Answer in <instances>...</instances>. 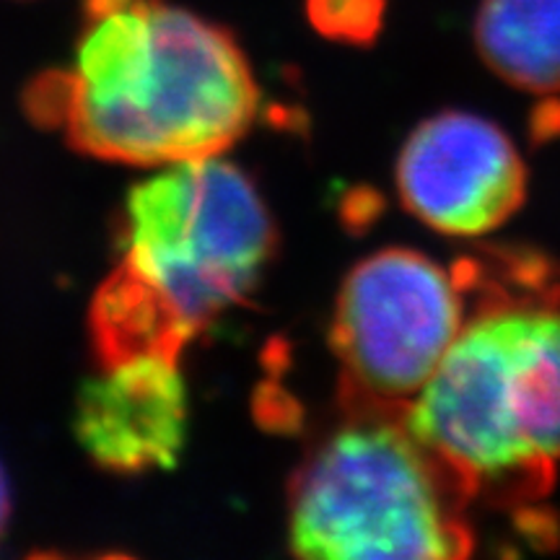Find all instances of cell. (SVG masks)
<instances>
[{
	"mask_svg": "<svg viewBox=\"0 0 560 560\" xmlns=\"http://www.w3.org/2000/svg\"><path fill=\"white\" fill-rule=\"evenodd\" d=\"M73 149L136 166L221 156L252 128L260 86L223 26L166 0H83L73 70L24 94Z\"/></svg>",
	"mask_w": 560,
	"mask_h": 560,
	"instance_id": "1",
	"label": "cell"
},
{
	"mask_svg": "<svg viewBox=\"0 0 560 560\" xmlns=\"http://www.w3.org/2000/svg\"><path fill=\"white\" fill-rule=\"evenodd\" d=\"M465 325L410 402V429L475 501L545 499L560 459V285L537 276L486 283Z\"/></svg>",
	"mask_w": 560,
	"mask_h": 560,
	"instance_id": "2",
	"label": "cell"
},
{
	"mask_svg": "<svg viewBox=\"0 0 560 560\" xmlns=\"http://www.w3.org/2000/svg\"><path fill=\"white\" fill-rule=\"evenodd\" d=\"M408 410L342 408L289 486L291 550L299 558H467L475 535L470 486L410 429Z\"/></svg>",
	"mask_w": 560,
	"mask_h": 560,
	"instance_id": "3",
	"label": "cell"
},
{
	"mask_svg": "<svg viewBox=\"0 0 560 560\" xmlns=\"http://www.w3.org/2000/svg\"><path fill=\"white\" fill-rule=\"evenodd\" d=\"M276 244L262 195L219 156L172 164L125 200L122 260L170 293L200 332L255 289Z\"/></svg>",
	"mask_w": 560,
	"mask_h": 560,
	"instance_id": "4",
	"label": "cell"
},
{
	"mask_svg": "<svg viewBox=\"0 0 560 560\" xmlns=\"http://www.w3.org/2000/svg\"><path fill=\"white\" fill-rule=\"evenodd\" d=\"M462 272L389 247L342 280L332 317L340 408L408 410L467 319Z\"/></svg>",
	"mask_w": 560,
	"mask_h": 560,
	"instance_id": "5",
	"label": "cell"
},
{
	"mask_svg": "<svg viewBox=\"0 0 560 560\" xmlns=\"http://www.w3.org/2000/svg\"><path fill=\"white\" fill-rule=\"evenodd\" d=\"M397 190L425 226L450 236H480L520 210L527 170L511 138L486 117L441 112L405 140Z\"/></svg>",
	"mask_w": 560,
	"mask_h": 560,
	"instance_id": "6",
	"label": "cell"
},
{
	"mask_svg": "<svg viewBox=\"0 0 560 560\" xmlns=\"http://www.w3.org/2000/svg\"><path fill=\"white\" fill-rule=\"evenodd\" d=\"M75 436L96 465L117 475L164 470L187 439V387L174 359H136L83 384Z\"/></svg>",
	"mask_w": 560,
	"mask_h": 560,
	"instance_id": "7",
	"label": "cell"
},
{
	"mask_svg": "<svg viewBox=\"0 0 560 560\" xmlns=\"http://www.w3.org/2000/svg\"><path fill=\"white\" fill-rule=\"evenodd\" d=\"M89 332L102 369L149 359H174L200 330L153 280L122 260L96 291L89 312Z\"/></svg>",
	"mask_w": 560,
	"mask_h": 560,
	"instance_id": "8",
	"label": "cell"
},
{
	"mask_svg": "<svg viewBox=\"0 0 560 560\" xmlns=\"http://www.w3.org/2000/svg\"><path fill=\"white\" fill-rule=\"evenodd\" d=\"M475 45L511 86L560 94V0H482Z\"/></svg>",
	"mask_w": 560,
	"mask_h": 560,
	"instance_id": "9",
	"label": "cell"
},
{
	"mask_svg": "<svg viewBox=\"0 0 560 560\" xmlns=\"http://www.w3.org/2000/svg\"><path fill=\"white\" fill-rule=\"evenodd\" d=\"M387 13V0H306V16L322 37L342 45H371Z\"/></svg>",
	"mask_w": 560,
	"mask_h": 560,
	"instance_id": "10",
	"label": "cell"
},
{
	"mask_svg": "<svg viewBox=\"0 0 560 560\" xmlns=\"http://www.w3.org/2000/svg\"><path fill=\"white\" fill-rule=\"evenodd\" d=\"M9 520H11V493H9V480H5L3 475V467H0V540H3Z\"/></svg>",
	"mask_w": 560,
	"mask_h": 560,
	"instance_id": "11",
	"label": "cell"
}]
</instances>
